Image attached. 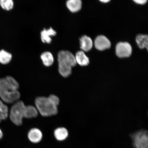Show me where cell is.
<instances>
[{
    "label": "cell",
    "mask_w": 148,
    "mask_h": 148,
    "mask_svg": "<svg viewBox=\"0 0 148 148\" xmlns=\"http://www.w3.org/2000/svg\"><path fill=\"white\" fill-rule=\"evenodd\" d=\"M19 84L12 77H5L0 79V98L8 103H16L20 97L18 91Z\"/></svg>",
    "instance_id": "1"
},
{
    "label": "cell",
    "mask_w": 148,
    "mask_h": 148,
    "mask_svg": "<svg viewBox=\"0 0 148 148\" xmlns=\"http://www.w3.org/2000/svg\"><path fill=\"white\" fill-rule=\"evenodd\" d=\"M38 112L36 107L31 105L26 106L22 101H18L11 107L9 116L11 121L16 125L23 123L24 118H32L38 116Z\"/></svg>",
    "instance_id": "2"
},
{
    "label": "cell",
    "mask_w": 148,
    "mask_h": 148,
    "mask_svg": "<svg viewBox=\"0 0 148 148\" xmlns=\"http://www.w3.org/2000/svg\"><path fill=\"white\" fill-rule=\"evenodd\" d=\"M60 99L56 95L52 94L48 97H38L35 101L36 108L43 116H50L58 113V106Z\"/></svg>",
    "instance_id": "3"
},
{
    "label": "cell",
    "mask_w": 148,
    "mask_h": 148,
    "mask_svg": "<svg viewBox=\"0 0 148 148\" xmlns=\"http://www.w3.org/2000/svg\"><path fill=\"white\" fill-rule=\"evenodd\" d=\"M59 73L63 77H69L72 73V68L76 65L75 55L67 50H62L58 53Z\"/></svg>",
    "instance_id": "4"
},
{
    "label": "cell",
    "mask_w": 148,
    "mask_h": 148,
    "mask_svg": "<svg viewBox=\"0 0 148 148\" xmlns=\"http://www.w3.org/2000/svg\"><path fill=\"white\" fill-rule=\"evenodd\" d=\"M148 135L147 131L145 130H140L131 134V137L134 148H148Z\"/></svg>",
    "instance_id": "5"
},
{
    "label": "cell",
    "mask_w": 148,
    "mask_h": 148,
    "mask_svg": "<svg viewBox=\"0 0 148 148\" xmlns=\"http://www.w3.org/2000/svg\"><path fill=\"white\" fill-rule=\"evenodd\" d=\"M115 49L116 56L120 58H129L132 53V46L130 43L127 41L117 42Z\"/></svg>",
    "instance_id": "6"
},
{
    "label": "cell",
    "mask_w": 148,
    "mask_h": 148,
    "mask_svg": "<svg viewBox=\"0 0 148 148\" xmlns=\"http://www.w3.org/2000/svg\"><path fill=\"white\" fill-rule=\"evenodd\" d=\"M93 44L95 49L100 51L107 50L112 47V42L110 39L104 35H99L96 36Z\"/></svg>",
    "instance_id": "7"
},
{
    "label": "cell",
    "mask_w": 148,
    "mask_h": 148,
    "mask_svg": "<svg viewBox=\"0 0 148 148\" xmlns=\"http://www.w3.org/2000/svg\"><path fill=\"white\" fill-rule=\"evenodd\" d=\"M57 33L52 27L47 29L44 28L40 32V40L42 43L50 44L53 41L52 37L56 36Z\"/></svg>",
    "instance_id": "8"
},
{
    "label": "cell",
    "mask_w": 148,
    "mask_h": 148,
    "mask_svg": "<svg viewBox=\"0 0 148 148\" xmlns=\"http://www.w3.org/2000/svg\"><path fill=\"white\" fill-rule=\"evenodd\" d=\"M79 47L80 50L88 53L92 49L94 46L93 41L91 37L84 35L79 38Z\"/></svg>",
    "instance_id": "9"
},
{
    "label": "cell",
    "mask_w": 148,
    "mask_h": 148,
    "mask_svg": "<svg viewBox=\"0 0 148 148\" xmlns=\"http://www.w3.org/2000/svg\"><path fill=\"white\" fill-rule=\"evenodd\" d=\"M66 5L71 13H77L80 12L82 8V0H67Z\"/></svg>",
    "instance_id": "10"
},
{
    "label": "cell",
    "mask_w": 148,
    "mask_h": 148,
    "mask_svg": "<svg viewBox=\"0 0 148 148\" xmlns=\"http://www.w3.org/2000/svg\"><path fill=\"white\" fill-rule=\"evenodd\" d=\"M135 42L140 49H148V36L145 33H139L135 37Z\"/></svg>",
    "instance_id": "11"
},
{
    "label": "cell",
    "mask_w": 148,
    "mask_h": 148,
    "mask_svg": "<svg viewBox=\"0 0 148 148\" xmlns=\"http://www.w3.org/2000/svg\"><path fill=\"white\" fill-rule=\"evenodd\" d=\"M27 136L29 141L32 143H37L41 141L42 134L39 129L33 128L29 131Z\"/></svg>",
    "instance_id": "12"
},
{
    "label": "cell",
    "mask_w": 148,
    "mask_h": 148,
    "mask_svg": "<svg viewBox=\"0 0 148 148\" xmlns=\"http://www.w3.org/2000/svg\"><path fill=\"white\" fill-rule=\"evenodd\" d=\"M75 57L77 64L81 66H86L90 64V59L84 52L79 50L75 53Z\"/></svg>",
    "instance_id": "13"
},
{
    "label": "cell",
    "mask_w": 148,
    "mask_h": 148,
    "mask_svg": "<svg viewBox=\"0 0 148 148\" xmlns=\"http://www.w3.org/2000/svg\"><path fill=\"white\" fill-rule=\"evenodd\" d=\"M40 58L42 63L46 66H50L54 62V57L51 52L45 51L42 53L40 56Z\"/></svg>",
    "instance_id": "14"
},
{
    "label": "cell",
    "mask_w": 148,
    "mask_h": 148,
    "mask_svg": "<svg viewBox=\"0 0 148 148\" xmlns=\"http://www.w3.org/2000/svg\"><path fill=\"white\" fill-rule=\"evenodd\" d=\"M69 135L67 130L64 127H58L54 132L55 137L59 141H63L68 138Z\"/></svg>",
    "instance_id": "15"
},
{
    "label": "cell",
    "mask_w": 148,
    "mask_h": 148,
    "mask_svg": "<svg viewBox=\"0 0 148 148\" xmlns=\"http://www.w3.org/2000/svg\"><path fill=\"white\" fill-rule=\"evenodd\" d=\"M12 58V55L8 51L2 49L0 51V63L3 64H8Z\"/></svg>",
    "instance_id": "16"
},
{
    "label": "cell",
    "mask_w": 148,
    "mask_h": 148,
    "mask_svg": "<svg viewBox=\"0 0 148 148\" xmlns=\"http://www.w3.org/2000/svg\"><path fill=\"white\" fill-rule=\"evenodd\" d=\"M8 109L6 105L0 99V123L2 120L6 119L8 116Z\"/></svg>",
    "instance_id": "17"
},
{
    "label": "cell",
    "mask_w": 148,
    "mask_h": 148,
    "mask_svg": "<svg viewBox=\"0 0 148 148\" xmlns=\"http://www.w3.org/2000/svg\"><path fill=\"white\" fill-rule=\"evenodd\" d=\"M13 0H0V5L4 10L8 11L14 8Z\"/></svg>",
    "instance_id": "18"
},
{
    "label": "cell",
    "mask_w": 148,
    "mask_h": 148,
    "mask_svg": "<svg viewBox=\"0 0 148 148\" xmlns=\"http://www.w3.org/2000/svg\"><path fill=\"white\" fill-rule=\"evenodd\" d=\"M132 1L136 4L141 5H145L148 1V0H132Z\"/></svg>",
    "instance_id": "19"
},
{
    "label": "cell",
    "mask_w": 148,
    "mask_h": 148,
    "mask_svg": "<svg viewBox=\"0 0 148 148\" xmlns=\"http://www.w3.org/2000/svg\"><path fill=\"white\" fill-rule=\"evenodd\" d=\"M98 1L101 3L106 4V3H110L112 0H98Z\"/></svg>",
    "instance_id": "20"
},
{
    "label": "cell",
    "mask_w": 148,
    "mask_h": 148,
    "mask_svg": "<svg viewBox=\"0 0 148 148\" xmlns=\"http://www.w3.org/2000/svg\"><path fill=\"white\" fill-rule=\"evenodd\" d=\"M3 133L2 131H1V129H0V140L3 138Z\"/></svg>",
    "instance_id": "21"
}]
</instances>
